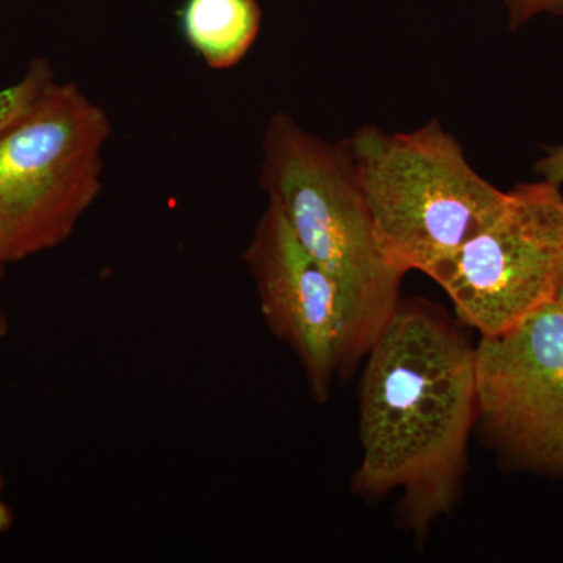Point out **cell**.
Returning a JSON list of instances; mask_svg holds the SVG:
<instances>
[{"mask_svg":"<svg viewBox=\"0 0 563 563\" xmlns=\"http://www.w3.org/2000/svg\"><path fill=\"white\" fill-rule=\"evenodd\" d=\"M354 490H402L410 528L453 510L477 421L476 344L439 307L399 301L368 351Z\"/></svg>","mask_w":563,"mask_h":563,"instance_id":"cell-1","label":"cell"},{"mask_svg":"<svg viewBox=\"0 0 563 563\" xmlns=\"http://www.w3.org/2000/svg\"><path fill=\"white\" fill-rule=\"evenodd\" d=\"M347 144L380 250L404 274L431 277L506 202L439 120L390 135L363 125Z\"/></svg>","mask_w":563,"mask_h":563,"instance_id":"cell-2","label":"cell"},{"mask_svg":"<svg viewBox=\"0 0 563 563\" xmlns=\"http://www.w3.org/2000/svg\"><path fill=\"white\" fill-rule=\"evenodd\" d=\"M261 185L303 250L320 263L377 339L398 306L404 274L380 250L347 140L274 114L263 136Z\"/></svg>","mask_w":563,"mask_h":563,"instance_id":"cell-3","label":"cell"},{"mask_svg":"<svg viewBox=\"0 0 563 563\" xmlns=\"http://www.w3.org/2000/svg\"><path fill=\"white\" fill-rule=\"evenodd\" d=\"M109 114L51 77L0 129V261L60 246L102 192Z\"/></svg>","mask_w":563,"mask_h":563,"instance_id":"cell-4","label":"cell"},{"mask_svg":"<svg viewBox=\"0 0 563 563\" xmlns=\"http://www.w3.org/2000/svg\"><path fill=\"white\" fill-rule=\"evenodd\" d=\"M563 265V195L548 180L507 191L495 218L431 279L481 336L514 328L558 299Z\"/></svg>","mask_w":563,"mask_h":563,"instance_id":"cell-5","label":"cell"},{"mask_svg":"<svg viewBox=\"0 0 563 563\" xmlns=\"http://www.w3.org/2000/svg\"><path fill=\"white\" fill-rule=\"evenodd\" d=\"M477 421L521 468L563 476V302L476 344Z\"/></svg>","mask_w":563,"mask_h":563,"instance_id":"cell-6","label":"cell"},{"mask_svg":"<svg viewBox=\"0 0 563 563\" xmlns=\"http://www.w3.org/2000/svg\"><path fill=\"white\" fill-rule=\"evenodd\" d=\"M243 258L269 329L295 351L310 395L325 401L333 379L372 350L374 340L361 314L273 203L263 211Z\"/></svg>","mask_w":563,"mask_h":563,"instance_id":"cell-7","label":"cell"},{"mask_svg":"<svg viewBox=\"0 0 563 563\" xmlns=\"http://www.w3.org/2000/svg\"><path fill=\"white\" fill-rule=\"evenodd\" d=\"M180 31L192 51L211 69L239 65L261 32L257 0H185Z\"/></svg>","mask_w":563,"mask_h":563,"instance_id":"cell-8","label":"cell"},{"mask_svg":"<svg viewBox=\"0 0 563 563\" xmlns=\"http://www.w3.org/2000/svg\"><path fill=\"white\" fill-rule=\"evenodd\" d=\"M52 77L49 66L43 62H36L31 66L24 79L13 87L0 91V129L7 124L25 106L40 88Z\"/></svg>","mask_w":563,"mask_h":563,"instance_id":"cell-9","label":"cell"},{"mask_svg":"<svg viewBox=\"0 0 563 563\" xmlns=\"http://www.w3.org/2000/svg\"><path fill=\"white\" fill-rule=\"evenodd\" d=\"M507 21L512 31L523 27L526 22L542 14L563 16V0H504Z\"/></svg>","mask_w":563,"mask_h":563,"instance_id":"cell-10","label":"cell"},{"mask_svg":"<svg viewBox=\"0 0 563 563\" xmlns=\"http://www.w3.org/2000/svg\"><path fill=\"white\" fill-rule=\"evenodd\" d=\"M536 172L543 180L551 184H563V144L561 146L550 147L547 155L540 158L536 165Z\"/></svg>","mask_w":563,"mask_h":563,"instance_id":"cell-11","label":"cell"},{"mask_svg":"<svg viewBox=\"0 0 563 563\" xmlns=\"http://www.w3.org/2000/svg\"><path fill=\"white\" fill-rule=\"evenodd\" d=\"M5 265L7 263L0 261V287H2L3 266ZM7 332H9V318H7L5 310H3L2 290H0V336L5 335Z\"/></svg>","mask_w":563,"mask_h":563,"instance_id":"cell-12","label":"cell"},{"mask_svg":"<svg viewBox=\"0 0 563 563\" xmlns=\"http://www.w3.org/2000/svg\"><path fill=\"white\" fill-rule=\"evenodd\" d=\"M0 487H2V479H0ZM11 525V514L10 510L7 509L5 504L0 503V532L9 529Z\"/></svg>","mask_w":563,"mask_h":563,"instance_id":"cell-13","label":"cell"},{"mask_svg":"<svg viewBox=\"0 0 563 563\" xmlns=\"http://www.w3.org/2000/svg\"><path fill=\"white\" fill-rule=\"evenodd\" d=\"M558 301L563 302V265H562V274H561V284H559Z\"/></svg>","mask_w":563,"mask_h":563,"instance_id":"cell-14","label":"cell"}]
</instances>
